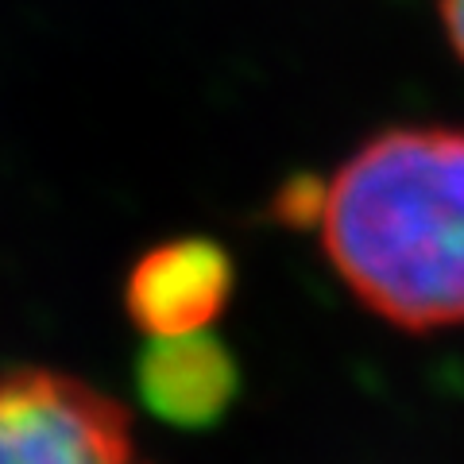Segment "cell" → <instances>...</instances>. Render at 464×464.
<instances>
[{
  "mask_svg": "<svg viewBox=\"0 0 464 464\" xmlns=\"http://www.w3.org/2000/svg\"><path fill=\"white\" fill-rule=\"evenodd\" d=\"M333 267L411 329L464 322V132L387 128L322 186Z\"/></svg>",
  "mask_w": 464,
  "mask_h": 464,
  "instance_id": "obj_1",
  "label": "cell"
},
{
  "mask_svg": "<svg viewBox=\"0 0 464 464\" xmlns=\"http://www.w3.org/2000/svg\"><path fill=\"white\" fill-rule=\"evenodd\" d=\"M0 464H148L128 414L58 372L0 375Z\"/></svg>",
  "mask_w": 464,
  "mask_h": 464,
  "instance_id": "obj_2",
  "label": "cell"
},
{
  "mask_svg": "<svg viewBox=\"0 0 464 464\" xmlns=\"http://www.w3.org/2000/svg\"><path fill=\"white\" fill-rule=\"evenodd\" d=\"M232 290V264L213 240H174L148 252L128 279V310L151 333H198L221 314Z\"/></svg>",
  "mask_w": 464,
  "mask_h": 464,
  "instance_id": "obj_3",
  "label": "cell"
},
{
  "mask_svg": "<svg viewBox=\"0 0 464 464\" xmlns=\"http://www.w3.org/2000/svg\"><path fill=\"white\" fill-rule=\"evenodd\" d=\"M136 383L143 402L159 418L186 430H201L228 411L240 375L228 348L209 337L206 329H198L174 333V337H151L140 356Z\"/></svg>",
  "mask_w": 464,
  "mask_h": 464,
  "instance_id": "obj_4",
  "label": "cell"
},
{
  "mask_svg": "<svg viewBox=\"0 0 464 464\" xmlns=\"http://www.w3.org/2000/svg\"><path fill=\"white\" fill-rule=\"evenodd\" d=\"M441 24L453 51L464 58V0H441Z\"/></svg>",
  "mask_w": 464,
  "mask_h": 464,
  "instance_id": "obj_5",
  "label": "cell"
}]
</instances>
